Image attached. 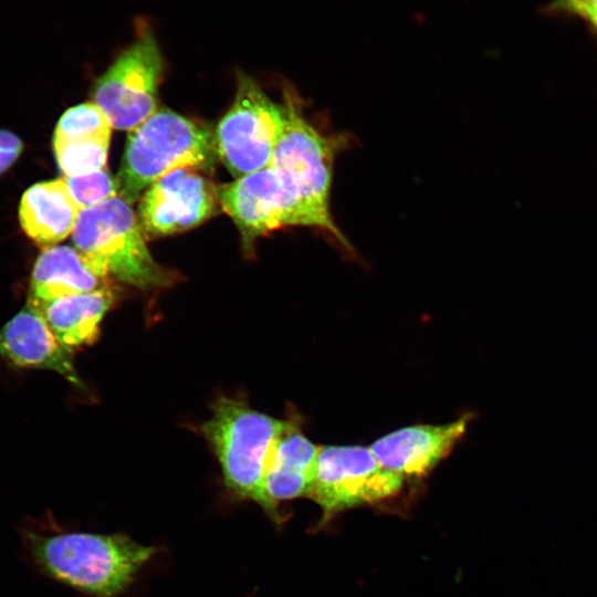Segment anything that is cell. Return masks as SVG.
Segmentation results:
<instances>
[{"label": "cell", "instance_id": "2e32d148", "mask_svg": "<svg viewBox=\"0 0 597 597\" xmlns=\"http://www.w3.org/2000/svg\"><path fill=\"white\" fill-rule=\"evenodd\" d=\"M117 293L112 285L67 296L45 304L41 311L57 338L70 352L92 344L100 335L105 314L115 304Z\"/></svg>", "mask_w": 597, "mask_h": 597}, {"label": "cell", "instance_id": "d6986e66", "mask_svg": "<svg viewBox=\"0 0 597 597\" xmlns=\"http://www.w3.org/2000/svg\"><path fill=\"white\" fill-rule=\"evenodd\" d=\"M112 125L94 103H83L69 108L59 119L54 135L73 136L90 133H112Z\"/></svg>", "mask_w": 597, "mask_h": 597}, {"label": "cell", "instance_id": "ffe728a7", "mask_svg": "<svg viewBox=\"0 0 597 597\" xmlns=\"http://www.w3.org/2000/svg\"><path fill=\"white\" fill-rule=\"evenodd\" d=\"M561 7L579 14L597 29V6L586 0H558Z\"/></svg>", "mask_w": 597, "mask_h": 597}, {"label": "cell", "instance_id": "5b68a950", "mask_svg": "<svg viewBox=\"0 0 597 597\" xmlns=\"http://www.w3.org/2000/svg\"><path fill=\"white\" fill-rule=\"evenodd\" d=\"M283 106L285 124L270 165L294 188L318 228L348 245L329 212L335 144L303 117L295 94L289 90Z\"/></svg>", "mask_w": 597, "mask_h": 597}, {"label": "cell", "instance_id": "30bf717a", "mask_svg": "<svg viewBox=\"0 0 597 597\" xmlns=\"http://www.w3.org/2000/svg\"><path fill=\"white\" fill-rule=\"evenodd\" d=\"M195 167H181L166 174L142 195L138 221L145 237L186 231L217 212L216 188Z\"/></svg>", "mask_w": 597, "mask_h": 597}, {"label": "cell", "instance_id": "ba28073f", "mask_svg": "<svg viewBox=\"0 0 597 597\" xmlns=\"http://www.w3.org/2000/svg\"><path fill=\"white\" fill-rule=\"evenodd\" d=\"M218 198L241 232L245 247L282 227L318 228L294 188L271 165L218 187Z\"/></svg>", "mask_w": 597, "mask_h": 597}, {"label": "cell", "instance_id": "7c38bea8", "mask_svg": "<svg viewBox=\"0 0 597 597\" xmlns=\"http://www.w3.org/2000/svg\"><path fill=\"white\" fill-rule=\"evenodd\" d=\"M0 357L15 367L55 371L84 388L73 353L57 341L43 312L29 303L0 328Z\"/></svg>", "mask_w": 597, "mask_h": 597}, {"label": "cell", "instance_id": "277c9868", "mask_svg": "<svg viewBox=\"0 0 597 597\" xmlns=\"http://www.w3.org/2000/svg\"><path fill=\"white\" fill-rule=\"evenodd\" d=\"M216 154L208 129L168 108L157 109L128 134L116 178L118 197L132 205L166 174L208 168Z\"/></svg>", "mask_w": 597, "mask_h": 597}, {"label": "cell", "instance_id": "7402d4cb", "mask_svg": "<svg viewBox=\"0 0 597 597\" xmlns=\"http://www.w3.org/2000/svg\"><path fill=\"white\" fill-rule=\"evenodd\" d=\"M19 154L0 149V174L7 170L18 158Z\"/></svg>", "mask_w": 597, "mask_h": 597}, {"label": "cell", "instance_id": "3957f363", "mask_svg": "<svg viewBox=\"0 0 597 597\" xmlns=\"http://www.w3.org/2000/svg\"><path fill=\"white\" fill-rule=\"evenodd\" d=\"M71 235L74 248L105 279L145 290L176 279L151 256L137 216L118 196L82 209Z\"/></svg>", "mask_w": 597, "mask_h": 597}, {"label": "cell", "instance_id": "603a6c76", "mask_svg": "<svg viewBox=\"0 0 597 597\" xmlns=\"http://www.w3.org/2000/svg\"><path fill=\"white\" fill-rule=\"evenodd\" d=\"M586 1L597 6V0H586Z\"/></svg>", "mask_w": 597, "mask_h": 597}, {"label": "cell", "instance_id": "5bb4252c", "mask_svg": "<svg viewBox=\"0 0 597 597\" xmlns=\"http://www.w3.org/2000/svg\"><path fill=\"white\" fill-rule=\"evenodd\" d=\"M80 211L64 179L59 178L34 184L25 190L19 219L24 233L45 250L72 234Z\"/></svg>", "mask_w": 597, "mask_h": 597}, {"label": "cell", "instance_id": "8992f818", "mask_svg": "<svg viewBox=\"0 0 597 597\" xmlns=\"http://www.w3.org/2000/svg\"><path fill=\"white\" fill-rule=\"evenodd\" d=\"M134 41L97 78L93 102L113 128L133 130L157 111L164 59L146 21L136 22Z\"/></svg>", "mask_w": 597, "mask_h": 597}, {"label": "cell", "instance_id": "8fae6325", "mask_svg": "<svg viewBox=\"0 0 597 597\" xmlns=\"http://www.w3.org/2000/svg\"><path fill=\"white\" fill-rule=\"evenodd\" d=\"M472 415L443 425L401 428L376 440L369 449L387 470L404 478L429 473L465 433Z\"/></svg>", "mask_w": 597, "mask_h": 597}, {"label": "cell", "instance_id": "ac0fdd59", "mask_svg": "<svg viewBox=\"0 0 597 597\" xmlns=\"http://www.w3.org/2000/svg\"><path fill=\"white\" fill-rule=\"evenodd\" d=\"M63 179L81 210L118 196L116 179L106 167L85 175L64 176Z\"/></svg>", "mask_w": 597, "mask_h": 597}, {"label": "cell", "instance_id": "6da1fadb", "mask_svg": "<svg viewBox=\"0 0 597 597\" xmlns=\"http://www.w3.org/2000/svg\"><path fill=\"white\" fill-rule=\"evenodd\" d=\"M23 551L43 576L94 597H116L157 554L125 534L20 527Z\"/></svg>", "mask_w": 597, "mask_h": 597}, {"label": "cell", "instance_id": "52a82bcc", "mask_svg": "<svg viewBox=\"0 0 597 597\" xmlns=\"http://www.w3.org/2000/svg\"><path fill=\"white\" fill-rule=\"evenodd\" d=\"M284 124V106L240 73L233 104L216 130L220 160L235 179L269 166Z\"/></svg>", "mask_w": 597, "mask_h": 597}, {"label": "cell", "instance_id": "e0dca14e", "mask_svg": "<svg viewBox=\"0 0 597 597\" xmlns=\"http://www.w3.org/2000/svg\"><path fill=\"white\" fill-rule=\"evenodd\" d=\"M111 133L53 136V150L64 176H80L105 168Z\"/></svg>", "mask_w": 597, "mask_h": 597}, {"label": "cell", "instance_id": "7a4b0ae2", "mask_svg": "<svg viewBox=\"0 0 597 597\" xmlns=\"http://www.w3.org/2000/svg\"><path fill=\"white\" fill-rule=\"evenodd\" d=\"M287 425L252 409L247 402L219 396L200 432L216 454L228 491L266 511L264 480L276 440Z\"/></svg>", "mask_w": 597, "mask_h": 597}, {"label": "cell", "instance_id": "9a60e30c", "mask_svg": "<svg viewBox=\"0 0 597 597\" xmlns=\"http://www.w3.org/2000/svg\"><path fill=\"white\" fill-rule=\"evenodd\" d=\"M108 285L111 281L98 275L75 248L54 245L43 250L33 266L27 303L41 310L59 297Z\"/></svg>", "mask_w": 597, "mask_h": 597}, {"label": "cell", "instance_id": "9c48e42d", "mask_svg": "<svg viewBox=\"0 0 597 597\" xmlns=\"http://www.w3.org/2000/svg\"><path fill=\"white\" fill-rule=\"evenodd\" d=\"M404 479L385 469L369 448L320 447L316 473L310 493L325 516L376 502L398 493Z\"/></svg>", "mask_w": 597, "mask_h": 597}, {"label": "cell", "instance_id": "4fadbf2b", "mask_svg": "<svg viewBox=\"0 0 597 597\" xmlns=\"http://www.w3.org/2000/svg\"><path fill=\"white\" fill-rule=\"evenodd\" d=\"M320 447L311 442L295 421H287L273 448L264 480L266 512L277 516L281 501L308 496L316 473Z\"/></svg>", "mask_w": 597, "mask_h": 597}, {"label": "cell", "instance_id": "44dd1931", "mask_svg": "<svg viewBox=\"0 0 597 597\" xmlns=\"http://www.w3.org/2000/svg\"><path fill=\"white\" fill-rule=\"evenodd\" d=\"M0 149L20 154L22 150V142L14 134L0 129Z\"/></svg>", "mask_w": 597, "mask_h": 597}]
</instances>
